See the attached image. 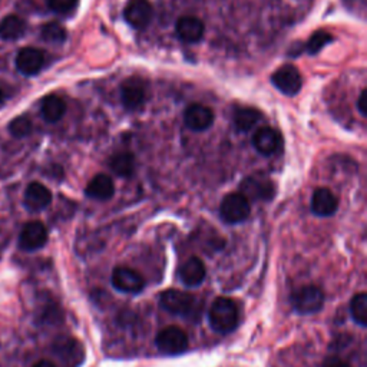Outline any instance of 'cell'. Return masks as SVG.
<instances>
[{"label": "cell", "mask_w": 367, "mask_h": 367, "mask_svg": "<svg viewBox=\"0 0 367 367\" xmlns=\"http://www.w3.org/2000/svg\"><path fill=\"white\" fill-rule=\"evenodd\" d=\"M112 286L128 295H138L145 287L142 275L130 267H117L112 271Z\"/></svg>", "instance_id": "obj_7"}, {"label": "cell", "mask_w": 367, "mask_h": 367, "mask_svg": "<svg viewBox=\"0 0 367 367\" xmlns=\"http://www.w3.org/2000/svg\"><path fill=\"white\" fill-rule=\"evenodd\" d=\"M252 145L261 155H272L280 148L281 137L277 131L272 130V128L264 126V128H260V130L254 134Z\"/></svg>", "instance_id": "obj_14"}, {"label": "cell", "mask_w": 367, "mask_h": 367, "mask_svg": "<svg viewBox=\"0 0 367 367\" xmlns=\"http://www.w3.org/2000/svg\"><path fill=\"white\" fill-rule=\"evenodd\" d=\"M155 344L162 355L178 356L188 348V336L182 328L177 326H168L158 333Z\"/></svg>", "instance_id": "obj_4"}, {"label": "cell", "mask_w": 367, "mask_h": 367, "mask_svg": "<svg viewBox=\"0 0 367 367\" xmlns=\"http://www.w3.org/2000/svg\"><path fill=\"white\" fill-rule=\"evenodd\" d=\"M251 206L250 199L246 198L241 192L228 194L219 207V215L227 224H240L244 223L250 217Z\"/></svg>", "instance_id": "obj_5"}, {"label": "cell", "mask_w": 367, "mask_h": 367, "mask_svg": "<svg viewBox=\"0 0 367 367\" xmlns=\"http://www.w3.org/2000/svg\"><path fill=\"white\" fill-rule=\"evenodd\" d=\"M146 88L145 82L137 77L126 79L121 86V101L128 111H137L145 102Z\"/></svg>", "instance_id": "obj_9"}, {"label": "cell", "mask_w": 367, "mask_h": 367, "mask_svg": "<svg viewBox=\"0 0 367 367\" xmlns=\"http://www.w3.org/2000/svg\"><path fill=\"white\" fill-rule=\"evenodd\" d=\"M32 121L29 117L22 115V117H17L14 118L10 123H9V131L14 138H25L32 132Z\"/></svg>", "instance_id": "obj_27"}, {"label": "cell", "mask_w": 367, "mask_h": 367, "mask_svg": "<svg viewBox=\"0 0 367 367\" xmlns=\"http://www.w3.org/2000/svg\"><path fill=\"white\" fill-rule=\"evenodd\" d=\"M350 315L356 324L366 327L367 326V295L366 292H357L350 303Z\"/></svg>", "instance_id": "obj_24"}, {"label": "cell", "mask_w": 367, "mask_h": 367, "mask_svg": "<svg viewBox=\"0 0 367 367\" xmlns=\"http://www.w3.org/2000/svg\"><path fill=\"white\" fill-rule=\"evenodd\" d=\"M208 320L214 332L219 335L234 332L240 323L237 303L228 297H218L210 307Z\"/></svg>", "instance_id": "obj_1"}, {"label": "cell", "mask_w": 367, "mask_h": 367, "mask_svg": "<svg viewBox=\"0 0 367 367\" xmlns=\"http://www.w3.org/2000/svg\"><path fill=\"white\" fill-rule=\"evenodd\" d=\"M184 121L191 131L201 132L207 131L208 128L214 123V112L206 105L192 103L186 109L184 114Z\"/></svg>", "instance_id": "obj_11"}, {"label": "cell", "mask_w": 367, "mask_h": 367, "mask_svg": "<svg viewBox=\"0 0 367 367\" xmlns=\"http://www.w3.org/2000/svg\"><path fill=\"white\" fill-rule=\"evenodd\" d=\"M291 304L299 315H315L324 306V292L317 286H304L291 295Z\"/></svg>", "instance_id": "obj_3"}, {"label": "cell", "mask_w": 367, "mask_h": 367, "mask_svg": "<svg viewBox=\"0 0 367 367\" xmlns=\"http://www.w3.org/2000/svg\"><path fill=\"white\" fill-rule=\"evenodd\" d=\"M177 34L182 42L195 43L204 36V23L195 16H182L177 22Z\"/></svg>", "instance_id": "obj_16"}, {"label": "cell", "mask_w": 367, "mask_h": 367, "mask_svg": "<svg viewBox=\"0 0 367 367\" xmlns=\"http://www.w3.org/2000/svg\"><path fill=\"white\" fill-rule=\"evenodd\" d=\"M324 367H352L348 363L343 361L341 359H337V357H330L326 360L324 363Z\"/></svg>", "instance_id": "obj_30"}, {"label": "cell", "mask_w": 367, "mask_h": 367, "mask_svg": "<svg viewBox=\"0 0 367 367\" xmlns=\"http://www.w3.org/2000/svg\"><path fill=\"white\" fill-rule=\"evenodd\" d=\"M45 63V54L42 50L34 48H23L16 57V68L26 77L38 73Z\"/></svg>", "instance_id": "obj_12"}, {"label": "cell", "mask_w": 367, "mask_h": 367, "mask_svg": "<svg viewBox=\"0 0 367 367\" xmlns=\"http://www.w3.org/2000/svg\"><path fill=\"white\" fill-rule=\"evenodd\" d=\"M159 306L170 315L179 317H190L195 313L197 297L181 290H165L159 296Z\"/></svg>", "instance_id": "obj_2"}, {"label": "cell", "mask_w": 367, "mask_h": 367, "mask_svg": "<svg viewBox=\"0 0 367 367\" xmlns=\"http://www.w3.org/2000/svg\"><path fill=\"white\" fill-rule=\"evenodd\" d=\"M261 119V114L260 111H257L254 108H240L237 109V112L234 115V122L238 131L241 132H247L250 130L259 123V121Z\"/></svg>", "instance_id": "obj_23"}, {"label": "cell", "mask_w": 367, "mask_h": 367, "mask_svg": "<svg viewBox=\"0 0 367 367\" xmlns=\"http://www.w3.org/2000/svg\"><path fill=\"white\" fill-rule=\"evenodd\" d=\"M339 207L336 195L328 188H317L311 198V211L319 217H332Z\"/></svg>", "instance_id": "obj_17"}, {"label": "cell", "mask_w": 367, "mask_h": 367, "mask_svg": "<svg viewBox=\"0 0 367 367\" xmlns=\"http://www.w3.org/2000/svg\"><path fill=\"white\" fill-rule=\"evenodd\" d=\"M26 32V23L22 17L9 14L0 21V38L5 41H16Z\"/></svg>", "instance_id": "obj_20"}, {"label": "cell", "mask_w": 367, "mask_h": 367, "mask_svg": "<svg viewBox=\"0 0 367 367\" xmlns=\"http://www.w3.org/2000/svg\"><path fill=\"white\" fill-rule=\"evenodd\" d=\"M333 42V36L330 34L326 30H319L316 33L311 34V38L308 39L307 42V52L311 53V54H316L319 53L324 46H327L328 43H332Z\"/></svg>", "instance_id": "obj_25"}, {"label": "cell", "mask_w": 367, "mask_h": 367, "mask_svg": "<svg viewBox=\"0 0 367 367\" xmlns=\"http://www.w3.org/2000/svg\"><path fill=\"white\" fill-rule=\"evenodd\" d=\"M271 81L284 95L295 97L301 90L303 79L300 72L292 65H284L272 73Z\"/></svg>", "instance_id": "obj_6"}, {"label": "cell", "mask_w": 367, "mask_h": 367, "mask_svg": "<svg viewBox=\"0 0 367 367\" xmlns=\"http://www.w3.org/2000/svg\"><path fill=\"white\" fill-rule=\"evenodd\" d=\"M109 168L121 178L131 177L135 171V157L126 151L118 152L109 159Z\"/></svg>", "instance_id": "obj_21"}, {"label": "cell", "mask_w": 367, "mask_h": 367, "mask_svg": "<svg viewBox=\"0 0 367 367\" xmlns=\"http://www.w3.org/2000/svg\"><path fill=\"white\" fill-rule=\"evenodd\" d=\"M243 195L246 198H254V199H271L274 195V187L272 184L267 179L257 181L254 178H248L243 186Z\"/></svg>", "instance_id": "obj_19"}, {"label": "cell", "mask_w": 367, "mask_h": 367, "mask_svg": "<svg viewBox=\"0 0 367 367\" xmlns=\"http://www.w3.org/2000/svg\"><path fill=\"white\" fill-rule=\"evenodd\" d=\"M25 207L32 211L38 212L45 210L52 203V194L50 191L41 182H32L28 186L25 191Z\"/></svg>", "instance_id": "obj_13"}, {"label": "cell", "mask_w": 367, "mask_h": 367, "mask_svg": "<svg viewBox=\"0 0 367 367\" xmlns=\"http://www.w3.org/2000/svg\"><path fill=\"white\" fill-rule=\"evenodd\" d=\"M85 192L92 199L106 201L109 198H112L114 194H115L114 181L109 175L98 174V175H95L94 178L89 181Z\"/></svg>", "instance_id": "obj_18"}, {"label": "cell", "mask_w": 367, "mask_h": 367, "mask_svg": "<svg viewBox=\"0 0 367 367\" xmlns=\"http://www.w3.org/2000/svg\"><path fill=\"white\" fill-rule=\"evenodd\" d=\"M42 38L49 43H63L66 41V30L59 23H46L42 28Z\"/></svg>", "instance_id": "obj_26"}, {"label": "cell", "mask_w": 367, "mask_h": 367, "mask_svg": "<svg viewBox=\"0 0 367 367\" xmlns=\"http://www.w3.org/2000/svg\"><path fill=\"white\" fill-rule=\"evenodd\" d=\"M2 99H3V95H2V90H0V102H2Z\"/></svg>", "instance_id": "obj_32"}, {"label": "cell", "mask_w": 367, "mask_h": 367, "mask_svg": "<svg viewBox=\"0 0 367 367\" xmlns=\"http://www.w3.org/2000/svg\"><path fill=\"white\" fill-rule=\"evenodd\" d=\"M48 241V230L41 221L28 223L19 237V247L25 251H36Z\"/></svg>", "instance_id": "obj_10"}, {"label": "cell", "mask_w": 367, "mask_h": 367, "mask_svg": "<svg viewBox=\"0 0 367 367\" xmlns=\"http://www.w3.org/2000/svg\"><path fill=\"white\" fill-rule=\"evenodd\" d=\"M207 270L198 257H191L179 268V280L187 287H198L206 280Z\"/></svg>", "instance_id": "obj_15"}, {"label": "cell", "mask_w": 367, "mask_h": 367, "mask_svg": "<svg viewBox=\"0 0 367 367\" xmlns=\"http://www.w3.org/2000/svg\"><path fill=\"white\" fill-rule=\"evenodd\" d=\"M42 117L48 122H58L66 112V103L62 98L59 97H46L42 102Z\"/></svg>", "instance_id": "obj_22"}, {"label": "cell", "mask_w": 367, "mask_h": 367, "mask_svg": "<svg viewBox=\"0 0 367 367\" xmlns=\"http://www.w3.org/2000/svg\"><path fill=\"white\" fill-rule=\"evenodd\" d=\"M154 16L150 0H131L123 10L125 21L135 29H145L150 25Z\"/></svg>", "instance_id": "obj_8"}, {"label": "cell", "mask_w": 367, "mask_h": 367, "mask_svg": "<svg viewBox=\"0 0 367 367\" xmlns=\"http://www.w3.org/2000/svg\"><path fill=\"white\" fill-rule=\"evenodd\" d=\"M77 3H78V0H48L49 9L59 14H66L72 12L73 9H75Z\"/></svg>", "instance_id": "obj_28"}, {"label": "cell", "mask_w": 367, "mask_h": 367, "mask_svg": "<svg viewBox=\"0 0 367 367\" xmlns=\"http://www.w3.org/2000/svg\"><path fill=\"white\" fill-rule=\"evenodd\" d=\"M32 367H57L54 363H52L50 360H39L38 363H34Z\"/></svg>", "instance_id": "obj_31"}, {"label": "cell", "mask_w": 367, "mask_h": 367, "mask_svg": "<svg viewBox=\"0 0 367 367\" xmlns=\"http://www.w3.org/2000/svg\"><path fill=\"white\" fill-rule=\"evenodd\" d=\"M357 109H359V112L366 117L367 115V90L363 89L361 90V94L357 99Z\"/></svg>", "instance_id": "obj_29"}]
</instances>
